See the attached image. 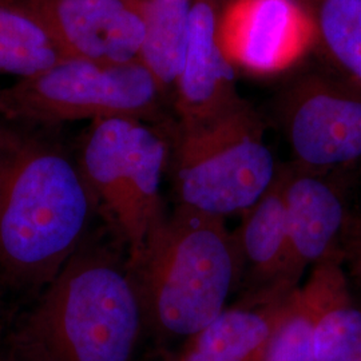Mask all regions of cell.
Here are the masks:
<instances>
[{
  "label": "cell",
  "instance_id": "6da1fadb",
  "mask_svg": "<svg viewBox=\"0 0 361 361\" xmlns=\"http://www.w3.org/2000/svg\"><path fill=\"white\" fill-rule=\"evenodd\" d=\"M47 131L0 118V290L7 302L38 296L97 219L75 158Z\"/></svg>",
  "mask_w": 361,
  "mask_h": 361
},
{
  "label": "cell",
  "instance_id": "7a4b0ae2",
  "mask_svg": "<svg viewBox=\"0 0 361 361\" xmlns=\"http://www.w3.org/2000/svg\"><path fill=\"white\" fill-rule=\"evenodd\" d=\"M145 325L126 250L101 225L3 341L20 361H130Z\"/></svg>",
  "mask_w": 361,
  "mask_h": 361
},
{
  "label": "cell",
  "instance_id": "3957f363",
  "mask_svg": "<svg viewBox=\"0 0 361 361\" xmlns=\"http://www.w3.org/2000/svg\"><path fill=\"white\" fill-rule=\"evenodd\" d=\"M129 267L145 323L166 336L198 334L240 284L237 247L225 219L180 205Z\"/></svg>",
  "mask_w": 361,
  "mask_h": 361
},
{
  "label": "cell",
  "instance_id": "277c9868",
  "mask_svg": "<svg viewBox=\"0 0 361 361\" xmlns=\"http://www.w3.org/2000/svg\"><path fill=\"white\" fill-rule=\"evenodd\" d=\"M164 130L176 205L226 219L253 207L277 176L264 123L243 98L207 121Z\"/></svg>",
  "mask_w": 361,
  "mask_h": 361
},
{
  "label": "cell",
  "instance_id": "5b68a950",
  "mask_svg": "<svg viewBox=\"0 0 361 361\" xmlns=\"http://www.w3.org/2000/svg\"><path fill=\"white\" fill-rule=\"evenodd\" d=\"M169 155L164 128L133 118L92 121L82 140L75 161L97 219L125 247L129 264L168 216L161 186Z\"/></svg>",
  "mask_w": 361,
  "mask_h": 361
},
{
  "label": "cell",
  "instance_id": "8992f818",
  "mask_svg": "<svg viewBox=\"0 0 361 361\" xmlns=\"http://www.w3.org/2000/svg\"><path fill=\"white\" fill-rule=\"evenodd\" d=\"M166 97L140 62L101 65L63 59L32 77L0 89V118L51 129L65 122L133 118L165 128Z\"/></svg>",
  "mask_w": 361,
  "mask_h": 361
},
{
  "label": "cell",
  "instance_id": "52a82bcc",
  "mask_svg": "<svg viewBox=\"0 0 361 361\" xmlns=\"http://www.w3.org/2000/svg\"><path fill=\"white\" fill-rule=\"evenodd\" d=\"M279 122L293 168L317 176L361 162V91L334 79L308 77L283 94Z\"/></svg>",
  "mask_w": 361,
  "mask_h": 361
},
{
  "label": "cell",
  "instance_id": "ba28073f",
  "mask_svg": "<svg viewBox=\"0 0 361 361\" xmlns=\"http://www.w3.org/2000/svg\"><path fill=\"white\" fill-rule=\"evenodd\" d=\"M63 59L138 62L145 37L140 0H28Z\"/></svg>",
  "mask_w": 361,
  "mask_h": 361
},
{
  "label": "cell",
  "instance_id": "9c48e42d",
  "mask_svg": "<svg viewBox=\"0 0 361 361\" xmlns=\"http://www.w3.org/2000/svg\"><path fill=\"white\" fill-rule=\"evenodd\" d=\"M283 173L286 252L277 298L295 292L308 268L341 250L349 219L340 188L329 177L293 166H283Z\"/></svg>",
  "mask_w": 361,
  "mask_h": 361
},
{
  "label": "cell",
  "instance_id": "30bf717a",
  "mask_svg": "<svg viewBox=\"0 0 361 361\" xmlns=\"http://www.w3.org/2000/svg\"><path fill=\"white\" fill-rule=\"evenodd\" d=\"M314 34L297 0H233L219 13L221 46L233 66L271 74L292 65Z\"/></svg>",
  "mask_w": 361,
  "mask_h": 361
},
{
  "label": "cell",
  "instance_id": "8fae6325",
  "mask_svg": "<svg viewBox=\"0 0 361 361\" xmlns=\"http://www.w3.org/2000/svg\"><path fill=\"white\" fill-rule=\"evenodd\" d=\"M216 0H193L185 61L171 106L178 125L219 116L238 102L234 66L221 46Z\"/></svg>",
  "mask_w": 361,
  "mask_h": 361
},
{
  "label": "cell",
  "instance_id": "7c38bea8",
  "mask_svg": "<svg viewBox=\"0 0 361 361\" xmlns=\"http://www.w3.org/2000/svg\"><path fill=\"white\" fill-rule=\"evenodd\" d=\"M241 216L240 226L232 232L240 264L238 286L245 290L241 298L281 300L276 297V286L286 252L283 166L267 192Z\"/></svg>",
  "mask_w": 361,
  "mask_h": 361
},
{
  "label": "cell",
  "instance_id": "4fadbf2b",
  "mask_svg": "<svg viewBox=\"0 0 361 361\" xmlns=\"http://www.w3.org/2000/svg\"><path fill=\"white\" fill-rule=\"evenodd\" d=\"M289 296L274 301L241 298L189 337L178 361H265Z\"/></svg>",
  "mask_w": 361,
  "mask_h": 361
},
{
  "label": "cell",
  "instance_id": "5bb4252c",
  "mask_svg": "<svg viewBox=\"0 0 361 361\" xmlns=\"http://www.w3.org/2000/svg\"><path fill=\"white\" fill-rule=\"evenodd\" d=\"M193 0H140L145 37L138 62L154 78L166 99L185 61Z\"/></svg>",
  "mask_w": 361,
  "mask_h": 361
},
{
  "label": "cell",
  "instance_id": "9a60e30c",
  "mask_svg": "<svg viewBox=\"0 0 361 361\" xmlns=\"http://www.w3.org/2000/svg\"><path fill=\"white\" fill-rule=\"evenodd\" d=\"M63 61L28 0H0V75L32 77Z\"/></svg>",
  "mask_w": 361,
  "mask_h": 361
},
{
  "label": "cell",
  "instance_id": "2e32d148",
  "mask_svg": "<svg viewBox=\"0 0 361 361\" xmlns=\"http://www.w3.org/2000/svg\"><path fill=\"white\" fill-rule=\"evenodd\" d=\"M325 289L324 261L314 265L308 280L290 293L288 310L271 338L265 361H316L313 334Z\"/></svg>",
  "mask_w": 361,
  "mask_h": 361
},
{
  "label": "cell",
  "instance_id": "e0dca14e",
  "mask_svg": "<svg viewBox=\"0 0 361 361\" xmlns=\"http://www.w3.org/2000/svg\"><path fill=\"white\" fill-rule=\"evenodd\" d=\"M310 18L328 56L361 91V0H314Z\"/></svg>",
  "mask_w": 361,
  "mask_h": 361
},
{
  "label": "cell",
  "instance_id": "ac0fdd59",
  "mask_svg": "<svg viewBox=\"0 0 361 361\" xmlns=\"http://www.w3.org/2000/svg\"><path fill=\"white\" fill-rule=\"evenodd\" d=\"M341 250L348 279L361 290V235L344 238Z\"/></svg>",
  "mask_w": 361,
  "mask_h": 361
},
{
  "label": "cell",
  "instance_id": "d6986e66",
  "mask_svg": "<svg viewBox=\"0 0 361 361\" xmlns=\"http://www.w3.org/2000/svg\"><path fill=\"white\" fill-rule=\"evenodd\" d=\"M359 235H361V214L353 217V219H348L344 238H348V237H359Z\"/></svg>",
  "mask_w": 361,
  "mask_h": 361
},
{
  "label": "cell",
  "instance_id": "ffe728a7",
  "mask_svg": "<svg viewBox=\"0 0 361 361\" xmlns=\"http://www.w3.org/2000/svg\"><path fill=\"white\" fill-rule=\"evenodd\" d=\"M7 305H8V302H7V300L4 298L1 290H0V331H1L3 325L6 323V320H7V314H8Z\"/></svg>",
  "mask_w": 361,
  "mask_h": 361
},
{
  "label": "cell",
  "instance_id": "44dd1931",
  "mask_svg": "<svg viewBox=\"0 0 361 361\" xmlns=\"http://www.w3.org/2000/svg\"><path fill=\"white\" fill-rule=\"evenodd\" d=\"M1 345L3 347L0 348V361H20L13 355V350L6 345L4 341Z\"/></svg>",
  "mask_w": 361,
  "mask_h": 361
},
{
  "label": "cell",
  "instance_id": "7402d4cb",
  "mask_svg": "<svg viewBox=\"0 0 361 361\" xmlns=\"http://www.w3.org/2000/svg\"><path fill=\"white\" fill-rule=\"evenodd\" d=\"M347 361H361V352L360 353H357L356 356H353V357H350V359H348Z\"/></svg>",
  "mask_w": 361,
  "mask_h": 361
},
{
  "label": "cell",
  "instance_id": "603a6c76",
  "mask_svg": "<svg viewBox=\"0 0 361 361\" xmlns=\"http://www.w3.org/2000/svg\"><path fill=\"white\" fill-rule=\"evenodd\" d=\"M166 361H178V359H177V360H166Z\"/></svg>",
  "mask_w": 361,
  "mask_h": 361
}]
</instances>
